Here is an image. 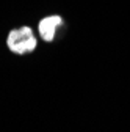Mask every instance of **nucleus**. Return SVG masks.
I'll list each match as a JSON object with an SVG mask.
<instances>
[{"instance_id":"f257e3e1","label":"nucleus","mask_w":130,"mask_h":132,"mask_svg":"<svg viewBox=\"0 0 130 132\" xmlns=\"http://www.w3.org/2000/svg\"><path fill=\"white\" fill-rule=\"evenodd\" d=\"M6 46L13 54L25 55V54H31L36 49L38 39H36L33 28L28 27V25H22L19 28H13L8 33Z\"/></svg>"},{"instance_id":"f03ea898","label":"nucleus","mask_w":130,"mask_h":132,"mask_svg":"<svg viewBox=\"0 0 130 132\" xmlns=\"http://www.w3.org/2000/svg\"><path fill=\"white\" fill-rule=\"evenodd\" d=\"M63 18L60 14H50V16H45L38 22V33L41 39H44L45 43H52L55 39L57 35V30L63 25Z\"/></svg>"}]
</instances>
